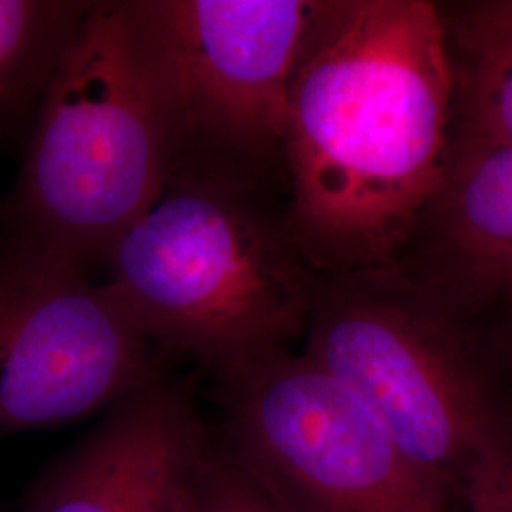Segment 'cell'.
<instances>
[{
  "mask_svg": "<svg viewBox=\"0 0 512 512\" xmlns=\"http://www.w3.org/2000/svg\"><path fill=\"white\" fill-rule=\"evenodd\" d=\"M452 122L440 4L317 0L283 141V222L315 274L399 264L437 192Z\"/></svg>",
  "mask_w": 512,
  "mask_h": 512,
  "instance_id": "cell-1",
  "label": "cell"
},
{
  "mask_svg": "<svg viewBox=\"0 0 512 512\" xmlns=\"http://www.w3.org/2000/svg\"><path fill=\"white\" fill-rule=\"evenodd\" d=\"M105 264L107 289L148 340L215 374L308 330L317 274L262 181L226 167L175 165Z\"/></svg>",
  "mask_w": 512,
  "mask_h": 512,
  "instance_id": "cell-2",
  "label": "cell"
},
{
  "mask_svg": "<svg viewBox=\"0 0 512 512\" xmlns=\"http://www.w3.org/2000/svg\"><path fill=\"white\" fill-rule=\"evenodd\" d=\"M177 135L131 0L92 2L44 95L6 205L14 238L107 262L162 196Z\"/></svg>",
  "mask_w": 512,
  "mask_h": 512,
  "instance_id": "cell-3",
  "label": "cell"
},
{
  "mask_svg": "<svg viewBox=\"0 0 512 512\" xmlns=\"http://www.w3.org/2000/svg\"><path fill=\"white\" fill-rule=\"evenodd\" d=\"M306 342L458 507L469 471L512 425L463 315L399 266L317 274Z\"/></svg>",
  "mask_w": 512,
  "mask_h": 512,
  "instance_id": "cell-4",
  "label": "cell"
},
{
  "mask_svg": "<svg viewBox=\"0 0 512 512\" xmlns=\"http://www.w3.org/2000/svg\"><path fill=\"white\" fill-rule=\"evenodd\" d=\"M220 446L285 512H458L366 404L306 353L217 372Z\"/></svg>",
  "mask_w": 512,
  "mask_h": 512,
  "instance_id": "cell-5",
  "label": "cell"
},
{
  "mask_svg": "<svg viewBox=\"0 0 512 512\" xmlns=\"http://www.w3.org/2000/svg\"><path fill=\"white\" fill-rule=\"evenodd\" d=\"M177 135V162L262 181L283 164L294 67L317 0H131Z\"/></svg>",
  "mask_w": 512,
  "mask_h": 512,
  "instance_id": "cell-6",
  "label": "cell"
},
{
  "mask_svg": "<svg viewBox=\"0 0 512 512\" xmlns=\"http://www.w3.org/2000/svg\"><path fill=\"white\" fill-rule=\"evenodd\" d=\"M152 346L86 266L16 238L0 253V437L109 410L162 376Z\"/></svg>",
  "mask_w": 512,
  "mask_h": 512,
  "instance_id": "cell-7",
  "label": "cell"
},
{
  "mask_svg": "<svg viewBox=\"0 0 512 512\" xmlns=\"http://www.w3.org/2000/svg\"><path fill=\"white\" fill-rule=\"evenodd\" d=\"M211 442L188 395L160 376L105 410L23 512H179Z\"/></svg>",
  "mask_w": 512,
  "mask_h": 512,
  "instance_id": "cell-8",
  "label": "cell"
},
{
  "mask_svg": "<svg viewBox=\"0 0 512 512\" xmlns=\"http://www.w3.org/2000/svg\"><path fill=\"white\" fill-rule=\"evenodd\" d=\"M397 266L461 315L512 294V145L450 139L437 192Z\"/></svg>",
  "mask_w": 512,
  "mask_h": 512,
  "instance_id": "cell-9",
  "label": "cell"
},
{
  "mask_svg": "<svg viewBox=\"0 0 512 512\" xmlns=\"http://www.w3.org/2000/svg\"><path fill=\"white\" fill-rule=\"evenodd\" d=\"M440 10L454 71L452 139L512 145V0Z\"/></svg>",
  "mask_w": 512,
  "mask_h": 512,
  "instance_id": "cell-10",
  "label": "cell"
},
{
  "mask_svg": "<svg viewBox=\"0 0 512 512\" xmlns=\"http://www.w3.org/2000/svg\"><path fill=\"white\" fill-rule=\"evenodd\" d=\"M92 2L0 0V139L33 126Z\"/></svg>",
  "mask_w": 512,
  "mask_h": 512,
  "instance_id": "cell-11",
  "label": "cell"
},
{
  "mask_svg": "<svg viewBox=\"0 0 512 512\" xmlns=\"http://www.w3.org/2000/svg\"><path fill=\"white\" fill-rule=\"evenodd\" d=\"M179 512H285L213 439Z\"/></svg>",
  "mask_w": 512,
  "mask_h": 512,
  "instance_id": "cell-12",
  "label": "cell"
},
{
  "mask_svg": "<svg viewBox=\"0 0 512 512\" xmlns=\"http://www.w3.org/2000/svg\"><path fill=\"white\" fill-rule=\"evenodd\" d=\"M458 512H512V425L469 471Z\"/></svg>",
  "mask_w": 512,
  "mask_h": 512,
  "instance_id": "cell-13",
  "label": "cell"
}]
</instances>
